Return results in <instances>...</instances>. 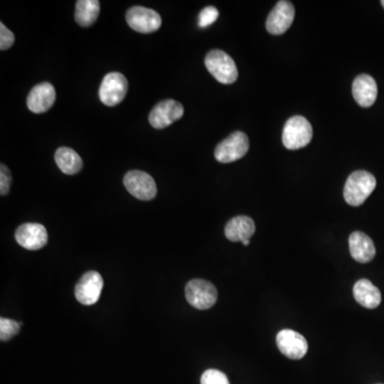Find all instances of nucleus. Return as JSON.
Here are the masks:
<instances>
[{"label":"nucleus","instance_id":"1","mask_svg":"<svg viewBox=\"0 0 384 384\" xmlns=\"http://www.w3.org/2000/svg\"><path fill=\"white\" fill-rule=\"evenodd\" d=\"M377 181L367 171H356L348 177L344 188L345 201L351 206H360L375 190Z\"/></svg>","mask_w":384,"mask_h":384},{"label":"nucleus","instance_id":"2","mask_svg":"<svg viewBox=\"0 0 384 384\" xmlns=\"http://www.w3.org/2000/svg\"><path fill=\"white\" fill-rule=\"evenodd\" d=\"M313 138L311 123L301 115L290 118L285 124L282 142L287 149H299L307 147Z\"/></svg>","mask_w":384,"mask_h":384},{"label":"nucleus","instance_id":"3","mask_svg":"<svg viewBox=\"0 0 384 384\" xmlns=\"http://www.w3.org/2000/svg\"><path fill=\"white\" fill-rule=\"evenodd\" d=\"M205 67L220 84H231L237 80L238 69L235 61L223 50H210L205 57Z\"/></svg>","mask_w":384,"mask_h":384},{"label":"nucleus","instance_id":"4","mask_svg":"<svg viewBox=\"0 0 384 384\" xmlns=\"http://www.w3.org/2000/svg\"><path fill=\"white\" fill-rule=\"evenodd\" d=\"M185 294L189 305L198 310L210 309L218 299V292L215 285L203 278H195L188 282Z\"/></svg>","mask_w":384,"mask_h":384},{"label":"nucleus","instance_id":"5","mask_svg":"<svg viewBox=\"0 0 384 384\" xmlns=\"http://www.w3.org/2000/svg\"><path fill=\"white\" fill-rule=\"evenodd\" d=\"M128 81L123 74L113 72L107 74L101 84L100 100L103 104L108 107H115L123 102L128 94Z\"/></svg>","mask_w":384,"mask_h":384},{"label":"nucleus","instance_id":"6","mask_svg":"<svg viewBox=\"0 0 384 384\" xmlns=\"http://www.w3.org/2000/svg\"><path fill=\"white\" fill-rule=\"evenodd\" d=\"M249 147L248 136L244 132H235L217 145L215 157L219 162L230 164L244 157L248 153Z\"/></svg>","mask_w":384,"mask_h":384},{"label":"nucleus","instance_id":"7","mask_svg":"<svg viewBox=\"0 0 384 384\" xmlns=\"http://www.w3.org/2000/svg\"><path fill=\"white\" fill-rule=\"evenodd\" d=\"M123 181L130 195L141 201H151L157 195L155 181L151 175L143 171H130L126 173Z\"/></svg>","mask_w":384,"mask_h":384},{"label":"nucleus","instance_id":"8","mask_svg":"<svg viewBox=\"0 0 384 384\" xmlns=\"http://www.w3.org/2000/svg\"><path fill=\"white\" fill-rule=\"evenodd\" d=\"M104 280L98 271H89L80 278L75 287V297L84 305H93L100 300Z\"/></svg>","mask_w":384,"mask_h":384},{"label":"nucleus","instance_id":"9","mask_svg":"<svg viewBox=\"0 0 384 384\" xmlns=\"http://www.w3.org/2000/svg\"><path fill=\"white\" fill-rule=\"evenodd\" d=\"M126 22L132 30L140 33H152L157 31L162 27V16L149 8H130L126 13Z\"/></svg>","mask_w":384,"mask_h":384},{"label":"nucleus","instance_id":"10","mask_svg":"<svg viewBox=\"0 0 384 384\" xmlns=\"http://www.w3.org/2000/svg\"><path fill=\"white\" fill-rule=\"evenodd\" d=\"M295 18V8L290 1L281 0L276 4L266 21V28L271 35H280L292 26Z\"/></svg>","mask_w":384,"mask_h":384},{"label":"nucleus","instance_id":"11","mask_svg":"<svg viewBox=\"0 0 384 384\" xmlns=\"http://www.w3.org/2000/svg\"><path fill=\"white\" fill-rule=\"evenodd\" d=\"M183 113L185 111L181 103L174 100L162 101L149 113V122L156 130H162L181 119Z\"/></svg>","mask_w":384,"mask_h":384},{"label":"nucleus","instance_id":"12","mask_svg":"<svg viewBox=\"0 0 384 384\" xmlns=\"http://www.w3.org/2000/svg\"><path fill=\"white\" fill-rule=\"evenodd\" d=\"M276 345L285 356L292 360H300L307 354L309 349V345L305 337L290 329H284L278 333Z\"/></svg>","mask_w":384,"mask_h":384},{"label":"nucleus","instance_id":"13","mask_svg":"<svg viewBox=\"0 0 384 384\" xmlns=\"http://www.w3.org/2000/svg\"><path fill=\"white\" fill-rule=\"evenodd\" d=\"M16 239L27 250H40L47 244L48 234L45 227L39 223H25L16 230Z\"/></svg>","mask_w":384,"mask_h":384},{"label":"nucleus","instance_id":"14","mask_svg":"<svg viewBox=\"0 0 384 384\" xmlns=\"http://www.w3.org/2000/svg\"><path fill=\"white\" fill-rule=\"evenodd\" d=\"M56 96L54 86L50 82H42L37 84L29 93L27 106L31 113L37 115L46 113L56 102Z\"/></svg>","mask_w":384,"mask_h":384},{"label":"nucleus","instance_id":"15","mask_svg":"<svg viewBox=\"0 0 384 384\" xmlns=\"http://www.w3.org/2000/svg\"><path fill=\"white\" fill-rule=\"evenodd\" d=\"M352 94L361 107L368 108L373 106L378 95V86L375 79L367 74L358 75L352 84Z\"/></svg>","mask_w":384,"mask_h":384},{"label":"nucleus","instance_id":"16","mask_svg":"<svg viewBox=\"0 0 384 384\" xmlns=\"http://www.w3.org/2000/svg\"><path fill=\"white\" fill-rule=\"evenodd\" d=\"M349 250L352 259L358 263H368L375 255L373 240L362 232H354L350 235Z\"/></svg>","mask_w":384,"mask_h":384},{"label":"nucleus","instance_id":"17","mask_svg":"<svg viewBox=\"0 0 384 384\" xmlns=\"http://www.w3.org/2000/svg\"><path fill=\"white\" fill-rule=\"evenodd\" d=\"M225 233L230 242L250 240L255 233L254 221L248 216L235 217L225 225Z\"/></svg>","mask_w":384,"mask_h":384},{"label":"nucleus","instance_id":"18","mask_svg":"<svg viewBox=\"0 0 384 384\" xmlns=\"http://www.w3.org/2000/svg\"><path fill=\"white\" fill-rule=\"evenodd\" d=\"M354 296L356 303L366 309H375L381 303V293L366 278H361L354 284Z\"/></svg>","mask_w":384,"mask_h":384},{"label":"nucleus","instance_id":"19","mask_svg":"<svg viewBox=\"0 0 384 384\" xmlns=\"http://www.w3.org/2000/svg\"><path fill=\"white\" fill-rule=\"evenodd\" d=\"M55 160L61 172L67 175H75L80 172L84 166L81 157L77 152L69 147H59L55 154Z\"/></svg>","mask_w":384,"mask_h":384},{"label":"nucleus","instance_id":"20","mask_svg":"<svg viewBox=\"0 0 384 384\" xmlns=\"http://www.w3.org/2000/svg\"><path fill=\"white\" fill-rule=\"evenodd\" d=\"M101 4L98 0H78L76 3L75 20L81 27H90L100 16Z\"/></svg>","mask_w":384,"mask_h":384},{"label":"nucleus","instance_id":"21","mask_svg":"<svg viewBox=\"0 0 384 384\" xmlns=\"http://www.w3.org/2000/svg\"><path fill=\"white\" fill-rule=\"evenodd\" d=\"M22 324L8 318L0 320V339L3 341H9L20 332Z\"/></svg>","mask_w":384,"mask_h":384},{"label":"nucleus","instance_id":"22","mask_svg":"<svg viewBox=\"0 0 384 384\" xmlns=\"http://www.w3.org/2000/svg\"><path fill=\"white\" fill-rule=\"evenodd\" d=\"M201 384H230V382L222 371L208 369L202 375Z\"/></svg>","mask_w":384,"mask_h":384},{"label":"nucleus","instance_id":"23","mask_svg":"<svg viewBox=\"0 0 384 384\" xmlns=\"http://www.w3.org/2000/svg\"><path fill=\"white\" fill-rule=\"evenodd\" d=\"M219 18V11L217 8L210 6V7L204 8L199 14V26L201 28H206L214 24Z\"/></svg>","mask_w":384,"mask_h":384},{"label":"nucleus","instance_id":"24","mask_svg":"<svg viewBox=\"0 0 384 384\" xmlns=\"http://www.w3.org/2000/svg\"><path fill=\"white\" fill-rule=\"evenodd\" d=\"M0 166H1L0 168V195L7 196L9 193L10 187H11V172L5 164H1Z\"/></svg>","mask_w":384,"mask_h":384},{"label":"nucleus","instance_id":"25","mask_svg":"<svg viewBox=\"0 0 384 384\" xmlns=\"http://www.w3.org/2000/svg\"><path fill=\"white\" fill-rule=\"evenodd\" d=\"M16 41L13 33L5 26L4 23L0 24V50H7L11 47Z\"/></svg>","mask_w":384,"mask_h":384},{"label":"nucleus","instance_id":"26","mask_svg":"<svg viewBox=\"0 0 384 384\" xmlns=\"http://www.w3.org/2000/svg\"><path fill=\"white\" fill-rule=\"evenodd\" d=\"M249 244H250V240H244V242H242V244H244V246H249Z\"/></svg>","mask_w":384,"mask_h":384},{"label":"nucleus","instance_id":"27","mask_svg":"<svg viewBox=\"0 0 384 384\" xmlns=\"http://www.w3.org/2000/svg\"><path fill=\"white\" fill-rule=\"evenodd\" d=\"M381 5H382V7L384 8V0H382V1H381Z\"/></svg>","mask_w":384,"mask_h":384}]
</instances>
